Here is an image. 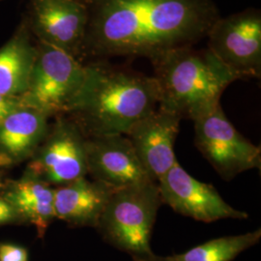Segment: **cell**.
Masks as SVG:
<instances>
[{
	"label": "cell",
	"instance_id": "obj_8",
	"mask_svg": "<svg viewBox=\"0 0 261 261\" xmlns=\"http://www.w3.org/2000/svg\"><path fill=\"white\" fill-rule=\"evenodd\" d=\"M162 202L179 214L203 223L244 220L249 215L229 205L214 187L196 180L179 163L157 182Z\"/></svg>",
	"mask_w": 261,
	"mask_h": 261
},
{
	"label": "cell",
	"instance_id": "obj_17",
	"mask_svg": "<svg viewBox=\"0 0 261 261\" xmlns=\"http://www.w3.org/2000/svg\"><path fill=\"white\" fill-rule=\"evenodd\" d=\"M260 238L261 229L258 228L252 232L212 239L183 253L157 255L154 261H232L241 252L256 245Z\"/></svg>",
	"mask_w": 261,
	"mask_h": 261
},
{
	"label": "cell",
	"instance_id": "obj_7",
	"mask_svg": "<svg viewBox=\"0 0 261 261\" xmlns=\"http://www.w3.org/2000/svg\"><path fill=\"white\" fill-rule=\"evenodd\" d=\"M208 47L239 79L260 77L261 14L247 9L220 18L209 30Z\"/></svg>",
	"mask_w": 261,
	"mask_h": 261
},
{
	"label": "cell",
	"instance_id": "obj_18",
	"mask_svg": "<svg viewBox=\"0 0 261 261\" xmlns=\"http://www.w3.org/2000/svg\"><path fill=\"white\" fill-rule=\"evenodd\" d=\"M24 248L11 244H0V261H28Z\"/></svg>",
	"mask_w": 261,
	"mask_h": 261
},
{
	"label": "cell",
	"instance_id": "obj_16",
	"mask_svg": "<svg viewBox=\"0 0 261 261\" xmlns=\"http://www.w3.org/2000/svg\"><path fill=\"white\" fill-rule=\"evenodd\" d=\"M3 197L13 206L19 217L25 218L36 226L40 235L45 233L56 218L55 189L32 174L12 184Z\"/></svg>",
	"mask_w": 261,
	"mask_h": 261
},
{
	"label": "cell",
	"instance_id": "obj_12",
	"mask_svg": "<svg viewBox=\"0 0 261 261\" xmlns=\"http://www.w3.org/2000/svg\"><path fill=\"white\" fill-rule=\"evenodd\" d=\"M181 120L177 114L157 108L137 122L126 135L142 166L155 182L178 163L174 144Z\"/></svg>",
	"mask_w": 261,
	"mask_h": 261
},
{
	"label": "cell",
	"instance_id": "obj_15",
	"mask_svg": "<svg viewBox=\"0 0 261 261\" xmlns=\"http://www.w3.org/2000/svg\"><path fill=\"white\" fill-rule=\"evenodd\" d=\"M37 47L22 27L0 48V94L21 98L27 93Z\"/></svg>",
	"mask_w": 261,
	"mask_h": 261
},
{
	"label": "cell",
	"instance_id": "obj_2",
	"mask_svg": "<svg viewBox=\"0 0 261 261\" xmlns=\"http://www.w3.org/2000/svg\"><path fill=\"white\" fill-rule=\"evenodd\" d=\"M158 105L154 76L102 61L86 66L84 86L69 113L89 137L127 135Z\"/></svg>",
	"mask_w": 261,
	"mask_h": 261
},
{
	"label": "cell",
	"instance_id": "obj_20",
	"mask_svg": "<svg viewBox=\"0 0 261 261\" xmlns=\"http://www.w3.org/2000/svg\"><path fill=\"white\" fill-rule=\"evenodd\" d=\"M19 218L13 206L4 198L0 197V224H7Z\"/></svg>",
	"mask_w": 261,
	"mask_h": 261
},
{
	"label": "cell",
	"instance_id": "obj_9",
	"mask_svg": "<svg viewBox=\"0 0 261 261\" xmlns=\"http://www.w3.org/2000/svg\"><path fill=\"white\" fill-rule=\"evenodd\" d=\"M31 165L32 175L53 185H66L87 172L86 139L73 122L60 119Z\"/></svg>",
	"mask_w": 261,
	"mask_h": 261
},
{
	"label": "cell",
	"instance_id": "obj_1",
	"mask_svg": "<svg viewBox=\"0 0 261 261\" xmlns=\"http://www.w3.org/2000/svg\"><path fill=\"white\" fill-rule=\"evenodd\" d=\"M80 54L146 57L196 46L221 18L213 0H92Z\"/></svg>",
	"mask_w": 261,
	"mask_h": 261
},
{
	"label": "cell",
	"instance_id": "obj_10",
	"mask_svg": "<svg viewBox=\"0 0 261 261\" xmlns=\"http://www.w3.org/2000/svg\"><path fill=\"white\" fill-rule=\"evenodd\" d=\"M86 152L87 172L115 190L153 181L126 135L90 137Z\"/></svg>",
	"mask_w": 261,
	"mask_h": 261
},
{
	"label": "cell",
	"instance_id": "obj_11",
	"mask_svg": "<svg viewBox=\"0 0 261 261\" xmlns=\"http://www.w3.org/2000/svg\"><path fill=\"white\" fill-rule=\"evenodd\" d=\"M88 18L81 0H33L31 27L40 42L72 56L81 53Z\"/></svg>",
	"mask_w": 261,
	"mask_h": 261
},
{
	"label": "cell",
	"instance_id": "obj_5",
	"mask_svg": "<svg viewBox=\"0 0 261 261\" xmlns=\"http://www.w3.org/2000/svg\"><path fill=\"white\" fill-rule=\"evenodd\" d=\"M86 79V66L75 56L41 43L32 69L24 106L49 115L70 112Z\"/></svg>",
	"mask_w": 261,
	"mask_h": 261
},
{
	"label": "cell",
	"instance_id": "obj_19",
	"mask_svg": "<svg viewBox=\"0 0 261 261\" xmlns=\"http://www.w3.org/2000/svg\"><path fill=\"white\" fill-rule=\"evenodd\" d=\"M24 106L21 98L11 97L0 94V125L9 116L11 113L16 112Z\"/></svg>",
	"mask_w": 261,
	"mask_h": 261
},
{
	"label": "cell",
	"instance_id": "obj_14",
	"mask_svg": "<svg viewBox=\"0 0 261 261\" xmlns=\"http://www.w3.org/2000/svg\"><path fill=\"white\" fill-rule=\"evenodd\" d=\"M47 116L37 110L22 106L0 125V152L3 157L18 160L37 149L47 136Z\"/></svg>",
	"mask_w": 261,
	"mask_h": 261
},
{
	"label": "cell",
	"instance_id": "obj_21",
	"mask_svg": "<svg viewBox=\"0 0 261 261\" xmlns=\"http://www.w3.org/2000/svg\"><path fill=\"white\" fill-rule=\"evenodd\" d=\"M81 1H85V2H87V4H88V3H90L92 0H81Z\"/></svg>",
	"mask_w": 261,
	"mask_h": 261
},
{
	"label": "cell",
	"instance_id": "obj_6",
	"mask_svg": "<svg viewBox=\"0 0 261 261\" xmlns=\"http://www.w3.org/2000/svg\"><path fill=\"white\" fill-rule=\"evenodd\" d=\"M195 123L197 149L224 180L260 168V146L254 145L236 130L221 103L198 115Z\"/></svg>",
	"mask_w": 261,
	"mask_h": 261
},
{
	"label": "cell",
	"instance_id": "obj_13",
	"mask_svg": "<svg viewBox=\"0 0 261 261\" xmlns=\"http://www.w3.org/2000/svg\"><path fill=\"white\" fill-rule=\"evenodd\" d=\"M116 190L100 181L80 178L55 189L56 218L80 226L97 227Z\"/></svg>",
	"mask_w": 261,
	"mask_h": 261
},
{
	"label": "cell",
	"instance_id": "obj_22",
	"mask_svg": "<svg viewBox=\"0 0 261 261\" xmlns=\"http://www.w3.org/2000/svg\"><path fill=\"white\" fill-rule=\"evenodd\" d=\"M0 1H1V0H0Z\"/></svg>",
	"mask_w": 261,
	"mask_h": 261
},
{
	"label": "cell",
	"instance_id": "obj_4",
	"mask_svg": "<svg viewBox=\"0 0 261 261\" xmlns=\"http://www.w3.org/2000/svg\"><path fill=\"white\" fill-rule=\"evenodd\" d=\"M157 182L116 190L97 228L112 247L127 252L134 261H154L150 241L162 205Z\"/></svg>",
	"mask_w": 261,
	"mask_h": 261
},
{
	"label": "cell",
	"instance_id": "obj_3",
	"mask_svg": "<svg viewBox=\"0 0 261 261\" xmlns=\"http://www.w3.org/2000/svg\"><path fill=\"white\" fill-rule=\"evenodd\" d=\"M158 108L194 120L220 103L226 87L240 80L209 49L178 48L151 61Z\"/></svg>",
	"mask_w": 261,
	"mask_h": 261
}]
</instances>
